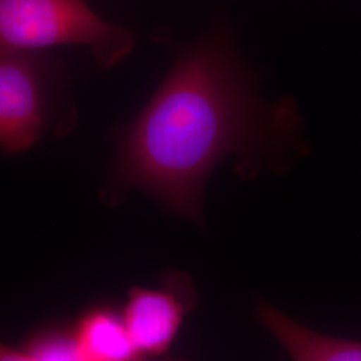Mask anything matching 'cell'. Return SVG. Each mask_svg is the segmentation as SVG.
Returning a JSON list of instances; mask_svg holds the SVG:
<instances>
[{"instance_id":"obj_3","label":"cell","mask_w":361,"mask_h":361,"mask_svg":"<svg viewBox=\"0 0 361 361\" xmlns=\"http://www.w3.org/2000/svg\"><path fill=\"white\" fill-rule=\"evenodd\" d=\"M49 118L50 91L40 56L0 51V150L22 153L32 147Z\"/></svg>"},{"instance_id":"obj_8","label":"cell","mask_w":361,"mask_h":361,"mask_svg":"<svg viewBox=\"0 0 361 361\" xmlns=\"http://www.w3.org/2000/svg\"><path fill=\"white\" fill-rule=\"evenodd\" d=\"M159 361H183V360H178V359H165V360H159Z\"/></svg>"},{"instance_id":"obj_7","label":"cell","mask_w":361,"mask_h":361,"mask_svg":"<svg viewBox=\"0 0 361 361\" xmlns=\"http://www.w3.org/2000/svg\"><path fill=\"white\" fill-rule=\"evenodd\" d=\"M0 361H54L49 356L39 353L26 345L11 347L0 341Z\"/></svg>"},{"instance_id":"obj_6","label":"cell","mask_w":361,"mask_h":361,"mask_svg":"<svg viewBox=\"0 0 361 361\" xmlns=\"http://www.w3.org/2000/svg\"><path fill=\"white\" fill-rule=\"evenodd\" d=\"M257 319L292 361H361V341L320 335L271 304H259Z\"/></svg>"},{"instance_id":"obj_4","label":"cell","mask_w":361,"mask_h":361,"mask_svg":"<svg viewBox=\"0 0 361 361\" xmlns=\"http://www.w3.org/2000/svg\"><path fill=\"white\" fill-rule=\"evenodd\" d=\"M194 304L195 290L189 277L170 273L158 286L130 289L121 313L137 348L153 361L171 348Z\"/></svg>"},{"instance_id":"obj_1","label":"cell","mask_w":361,"mask_h":361,"mask_svg":"<svg viewBox=\"0 0 361 361\" xmlns=\"http://www.w3.org/2000/svg\"><path fill=\"white\" fill-rule=\"evenodd\" d=\"M231 52L207 43L188 54L121 143L114 189H138L188 219H200L209 171L268 134Z\"/></svg>"},{"instance_id":"obj_5","label":"cell","mask_w":361,"mask_h":361,"mask_svg":"<svg viewBox=\"0 0 361 361\" xmlns=\"http://www.w3.org/2000/svg\"><path fill=\"white\" fill-rule=\"evenodd\" d=\"M70 328L82 361H149L133 341L121 310L111 305L91 307Z\"/></svg>"},{"instance_id":"obj_2","label":"cell","mask_w":361,"mask_h":361,"mask_svg":"<svg viewBox=\"0 0 361 361\" xmlns=\"http://www.w3.org/2000/svg\"><path fill=\"white\" fill-rule=\"evenodd\" d=\"M62 44L87 47L107 68L129 55L134 38L126 28L104 22L83 0H0V51Z\"/></svg>"}]
</instances>
